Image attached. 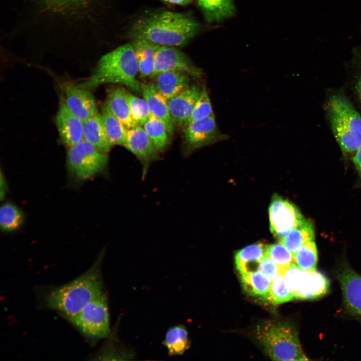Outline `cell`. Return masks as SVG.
I'll use <instances>...</instances> for the list:
<instances>
[{
    "label": "cell",
    "mask_w": 361,
    "mask_h": 361,
    "mask_svg": "<svg viewBox=\"0 0 361 361\" xmlns=\"http://www.w3.org/2000/svg\"><path fill=\"white\" fill-rule=\"evenodd\" d=\"M103 252L85 273L70 282L51 290L44 304L68 319L78 314L90 301L104 293L101 274Z\"/></svg>",
    "instance_id": "obj_1"
},
{
    "label": "cell",
    "mask_w": 361,
    "mask_h": 361,
    "mask_svg": "<svg viewBox=\"0 0 361 361\" xmlns=\"http://www.w3.org/2000/svg\"><path fill=\"white\" fill-rule=\"evenodd\" d=\"M200 28L198 22L189 15L166 11L136 22L132 35L158 45L182 46L196 35Z\"/></svg>",
    "instance_id": "obj_2"
},
{
    "label": "cell",
    "mask_w": 361,
    "mask_h": 361,
    "mask_svg": "<svg viewBox=\"0 0 361 361\" xmlns=\"http://www.w3.org/2000/svg\"><path fill=\"white\" fill-rule=\"evenodd\" d=\"M138 67L132 45H123L102 56L92 74L81 85L93 89L104 84H123L131 91L141 93L136 79Z\"/></svg>",
    "instance_id": "obj_3"
},
{
    "label": "cell",
    "mask_w": 361,
    "mask_h": 361,
    "mask_svg": "<svg viewBox=\"0 0 361 361\" xmlns=\"http://www.w3.org/2000/svg\"><path fill=\"white\" fill-rule=\"evenodd\" d=\"M333 135L345 152H355L361 145V116L350 102L340 95L332 96L327 103Z\"/></svg>",
    "instance_id": "obj_4"
},
{
    "label": "cell",
    "mask_w": 361,
    "mask_h": 361,
    "mask_svg": "<svg viewBox=\"0 0 361 361\" xmlns=\"http://www.w3.org/2000/svg\"><path fill=\"white\" fill-rule=\"evenodd\" d=\"M258 340L274 360H306L295 329L285 322L268 321L258 326Z\"/></svg>",
    "instance_id": "obj_5"
},
{
    "label": "cell",
    "mask_w": 361,
    "mask_h": 361,
    "mask_svg": "<svg viewBox=\"0 0 361 361\" xmlns=\"http://www.w3.org/2000/svg\"><path fill=\"white\" fill-rule=\"evenodd\" d=\"M68 147L66 166L72 178L84 182L103 172L106 168L107 154L100 152L84 139Z\"/></svg>",
    "instance_id": "obj_6"
},
{
    "label": "cell",
    "mask_w": 361,
    "mask_h": 361,
    "mask_svg": "<svg viewBox=\"0 0 361 361\" xmlns=\"http://www.w3.org/2000/svg\"><path fill=\"white\" fill-rule=\"evenodd\" d=\"M86 337L99 339L110 332L107 299L103 293L87 304L78 314L68 318Z\"/></svg>",
    "instance_id": "obj_7"
},
{
    "label": "cell",
    "mask_w": 361,
    "mask_h": 361,
    "mask_svg": "<svg viewBox=\"0 0 361 361\" xmlns=\"http://www.w3.org/2000/svg\"><path fill=\"white\" fill-rule=\"evenodd\" d=\"M269 218L271 232L278 240L304 219L294 205L277 195L273 197L270 204Z\"/></svg>",
    "instance_id": "obj_8"
},
{
    "label": "cell",
    "mask_w": 361,
    "mask_h": 361,
    "mask_svg": "<svg viewBox=\"0 0 361 361\" xmlns=\"http://www.w3.org/2000/svg\"><path fill=\"white\" fill-rule=\"evenodd\" d=\"M184 134L186 153L188 154L198 148L228 138L219 130L214 114L204 119L185 126Z\"/></svg>",
    "instance_id": "obj_9"
},
{
    "label": "cell",
    "mask_w": 361,
    "mask_h": 361,
    "mask_svg": "<svg viewBox=\"0 0 361 361\" xmlns=\"http://www.w3.org/2000/svg\"><path fill=\"white\" fill-rule=\"evenodd\" d=\"M168 71H183L195 77H200L203 74L202 70L179 50L173 46H159L155 53L153 69L150 77L154 78L157 74Z\"/></svg>",
    "instance_id": "obj_10"
},
{
    "label": "cell",
    "mask_w": 361,
    "mask_h": 361,
    "mask_svg": "<svg viewBox=\"0 0 361 361\" xmlns=\"http://www.w3.org/2000/svg\"><path fill=\"white\" fill-rule=\"evenodd\" d=\"M123 146L141 162L142 177L144 178L151 163L159 158V152L142 125H137L127 129Z\"/></svg>",
    "instance_id": "obj_11"
},
{
    "label": "cell",
    "mask_w": 361,
    "mask_h": 361,
    "mask_svg": "<svg viewBox=\"0 0 361 361\" xmlns=\"http://www.w3.org/2000/svg\"><path fill=\"white\" fill-rule=\"evenodd\" d=\"M88 90L73 83L65 88L64 100L67 107L83 122L98 113L95 99Z\"/></svg>",
    "instance_id": "obj_12"
},
{
    "label": "cell",
    "mask_w": 361,
    "mask_h": 361,
    "mask_svg": "<svg viewBox=\"0 0 361 361\" xmlns=\"http://www.w3.org/2000/svg\"><path fill=\"white\" fill-rule=\"evenodd\" d=\"M56 124L61 141L67 146L83 139V122L69 110L65 100L61 102L57 111Z\"/></svg>",
    "instance_id": "obj_13"
},
{
    "label": "cell",
    "mask_w": 361,
    "mask_h": 361,
    "mask_svg": "<svg viewBox=\"0 0 361 361\" xmlns=\"http://www.w3.org/2000/svg\"><path fill=\"white\" fill-rule=\"evenodd\" d=\"M203 88L197 85H190L167 100L169 112L175 124L185 125L201 95Z\"/></svg>",
    "instance_id": "obj_14"
},
{
    "label": "cell",
    "mask_w": 361,
    "mask_h": 361,
    "mask_svg": "<svg viewBox=\"0 0 361 361\" xmlns=\"http://www.w3.org/2000/svg\"><path fill=\"white\" fill-rule=\"evenodd\" d=\"M338 277L346 307L353 314L361 317V275L345 267Z\"/></svg>",
    "instance_id": "obj_15"
},
{
    "label": "cell",
    "mask_w": 361,
    "mask_h": 361,
    "mask_svg": "<svg viewBox=\"0 0 361 361\" xmlns=\"http://www.w3.org/2000/svg\"><path fill=\"white\" fill-rule=\"evenodd\" d=\"M140 88L152 115L162 121L172 135L175 123L169 112L167 100L158 92L152 82L141 83Z\"/></svg>",
    "instance_id": "obj_16"
},
{
    "label": "cell",
    "mask_w": 361,
    "mask_h": 361,
    "mask_svg": "<svg viewBox=\"0 0 361 361\" xmlns=\"http://www.w3.org/2000/svg\"><path fill=\"white\" fill-rule=\"evenodd\" d=\"M191 77L183 71H165L154 77V84L158 92L168 100L190 86Z\"/></svg>",
    "instance_id": "obj_17"
},
{
    "label": "cell",
    "mask_w": 361,
    "mask_h": 361,
    "mask_svg": "<svg viewBox=\"0 0 361 361\" xmlns=\"http://www.w3.org/2000/svg\"><path fill=\"white\" fill-rule=\"evenodd\" d=\"M104 104L127 129L137 125L132 118L127 91L124 88L119 86L110 88Z\"/></svg>",
    "instance_id": "obj_18"
},
{
    "label": "cell",
    "mask_w": 361,
    "mask_h": 361,
    "mask_svg": "<svg viewBox=\"0 0 361 361\" xmlns=\"http://www.w3.org/2000/svg\"><path fill=\"white\" fill-rule=\"evenodd\" d=\"M328 289L329 281L322 273L316 270H302L297 299H316L325 295Z\"/></svg>",
    "instance_id": "obj_19"
},
{
    "label": "cell",
    "mask_w": 361,
    "mask_h": 361,
    "mask_svg": "<svg viewBox=\"0 0 361 361\" xmlns=\"http://www.w3.org/2000/svg\"><path fill=\"white\" fill-rule=\"evenodd\" d=\"M266 247L262 242H258L238 251L235 255V262L239 273L258 271L259 264L266 255Z\"/></svg>",
    "instance_id": "obj_20"
},
{
    "label": "cell",
    "mask_w": 361,
    "mask_h": 361,
    "mask_svg": "<svg viewBox=\"0 0 361 361\" xmlns=\"http://www.w3.org/2000/svg\"><path fill=\"white\" fill-rule=\"evenodd\" d=\"M83 139L97 150L107 154L112 144L108 140L103 126L101 114L96 115L83 122Z\"/></svg>",
    "instance_id": "obj_21"
},
{
    "label": "cell",
    "mask_w": 361,
    "mask_h": 361,
    "mask_svg": "<svg viewBox=\"0 0 361 361\" xmlns=\"http://www.w3.org/2000/svg\"><path fill=\"white\" fill-rule=\"evenodd\" d=\"M133 38L132 45L137 59L138 73L143 77L151 76L155 53L159 46L145 39Z\"/></svg>",
    "instance_id": "obj_22"
},
{
    "label": "cell",
    "mask_w": 361,
    "mask_h": 361,
    "mask_svg": "<svg viewBox=\"0 0 361 361\" xmlns=\"http://www.w3.org/2000/svg\"><path fill=\"white\" fill-rule=\"evenodd\" d=\"M197 2L208 23L220 22L235 13L233 0H197Z\"/></svg>",
    "instance_id": "obj_23"
},
{
    "label": "cell",
    "mask_w": 361,
    "mask_h": 361,
    "mask_svg": "<svg viewBox=\"0 0 361 361\" xmlns=\"http://www.w3.org/2000/svg\"><path fill=\"white\" fill-rule=\"evenodd\" d=\"M314 238V231L311 222L304 219L278 242L293 255L301 247L313 241Z\"/></svg>",
    "instance_id": "obj_24"
},
{
    "label": "cell",
    "mask_w": 361,
    "mask_h": 361,
    "mask_svg": "<svg viewBox=\"0 0 361 361\" xmlns=\"http://www.w3.org/2000/svg\"><path fill=\"white\" fill-rule=\"evenodd\" d=\"M101 117L106 136L112 145H124L127 129L104 104Z\"/></svg>",
    "instance_id": "obj_25"
},
{
    "label": "cell",
    "mask_w": 361,
    "mask_h": 361,
    "mask_svg": "<svg viewBox=\"0 0 361 361\" xmlns=\"http://www.w3.org/2000/svg\"><path fill=\"white\" fill-rule=\"evenodd\" d=\"M241 282L250 295L267 300L271 281L259 271L239 273Z\"/></svg>",
    "instance_id": "obj_26"
},
{
    "label": "cell",
    "mask_w": 361,
    "mask_h": 361,
    "mask_svg": "<svg viewBox=\"0 0 361 361\" xmlns=\"http://www.w3.org/2000/svg\"><path fill=\"white\" fill-rule=\"evenodd\" d=\"M163 342L171 355H182L190 345L188 331L182 325L169 328L166 332Z\"/></svg>",
    "instance_id": "obj_27"
},
{
    "label": "cell",
    "mask_w": 361,
    "mask_h": 361,
    "mask_svg": "<svg viewBox=\"0 0 361 361\" xmlns=\"http://www.w3.org/2000/svg\"><path fill=\"white\" fill-rule=\"evenodd\" d=\"M142 126L158 151H164L169 143L170 135L163 122L151 115Z\"/></svg>",
    "instance_id": "obj_28"
},
{
    "label": "cell",
    "mask_w": 361,
    "mask_h": 361,
    "mask_svg": "<svg viewBox=\"0 0 361 361\" xmlns=\"http://www.w3.org/2000/svg\"><path fill=\"white\" fill-rule=\"evenodd\" d=\"M24 222L23 212L16 205L5 203L0 208V226L4 232H12L19 229Z\"/></svg>",
    "instance_id": "obj_29"
},
{
    "label": "cell",
    "mask_w": 361,
    "mask_h": 361,
    "mask_svg": "<svg viewBox=\"0 0 361 361\" xmlns=\"http://www.w3.org/2000/svg\"><path fill=\"white\" fill-rule=\"evenodd\" d=\"M293 255L294 263L300 269L316 270L317 252L313 240L303 245Z\"/></svg>",
    "instance_id": "obj_30"
},
{
    "label": "cell",
    "mask_w": 361,
    "mask_h": 361,
    "mask_svg": "<svg viewBox=\"0 0 361 361\" xmlns=\"http://www.w3.org/2000/svg\"><path fill=\"white\" fill-rule=\"evenodd\" d=\"M294 298L282 274H279L271 282L267 297V300L269 302L274 304H279Z\"/></svg>",
    "instance_id": "obj_31"
},
{
    "label": "cell",
    "mask_w": 361,
    "mask_h": 361,
    "mask_svg": "<svg viewBox=\"0 0 361 361\" xmlns=\"http://www.w3.org/2000/svg\"><path fill=\"white\" fill-rule=\"evenodd\" d=\"M46 9L66 14L88 8L92 0H41Z\"/></svg>",
    "instance_id": "obj_32"
},
{
    "label": "cell",
    "mask_w": 361,
    "mask_h": 361,
    "mask_svg": "<svg viewBox=\"0 0 361 361\" xmlns=\"http://www.w3.org/2000/svg\"><path fill=\"white\" fill-rule=\"evenodd\" d=\"M127 97L132 119L137 125H143L152 115L146 102L127 91Z\"/></svg>",
    "instance_id": "obj_33"
},
{
    "label": "cell",
    "mask_w": 361,
    "mask_h": 361,
    "mask_svg": "<svg viewBox=\"0 0 361 361\" xmlns=\"http://www.w3.org/2000/svg\"><path fill=\"white\" fill-rule=\"evenodd\" d=\"M213 114L210 97L206 88L204 87L200 97L184 126L191 123L204 119Z\"/></svg>",
    "instance_id": "obj_34"
},
{
    "label": "cell",
    "mask_w": 361,
    "mask_h": 361,
    "mask_svg": "<svg viewBox=\"0 0 361 361\" xmlns=\"http://www.w3.org/2000/svg\"><path fill=\"white\" fill-rule=\"evenodd\" d=\"M266 254L278 266L281 274L294 263L293 254L279 242L267 245Z\"/></svg>",
    "instance_id": "obj_35"
},
{
    "label": "cell",
    "mask_w": 361,
    "mask_h": 361,
    "mask_svg": "<svg viewBox=\"0 0 361 361\" xmlns=\"http://www.w3.org/2000/svg\"><path fill=\"white\" fill-rule=\"evenodd\" d=\"M302 270L294 263L282 272L286 283L293 294L295 299L299 292Z\"/></svg>",
    "instance_id": "obj_36"
},
{
    "label": "cell",
    "mask_w": 361,
    "mask_h": 361,
    "mask_svg": "<svg viewBox=\"0 0 361 361\" xmlns=\"http://www.w3.org/2000/svg\"><path fill=\"white\" fill-rule=\"evenodd\" d=\"M258 271L271 282L281 274V270L278 266L267 254L261 261Z\"/></svg>",
    "instance_id": "obj_37"
},
{
    "label": "cell",
    "mask_w": 361,
    "mask_h": 361,
    "mask_svg": "<svg viewBox=\"0 0 361 361\" xmlns=\"http://www.w3.org/2000/svg\"><path fill=\"white\" fill-rule=\"evenodd\" d=\"M99 357H112L111 359H113V357H115V359H118L117 357H118L119 359H129L130 357H133V353L125 347L123 348L120 346H117L116 344L112 343L111 344H107L106 346L104 347L102 354L99 356Z\"/></svg>",
    "instance_id": "obj_38"
},
{
    "label": "cell",
    "mask_w": 361,
    "mask_h": 361,
    "mask_svg": "<svg viewBox=\"0 0 361 361\" xmlns=\"http://www.w3.org/2000/svg\"><path fill=\"white\" fill-rule=\"evenodd\" d=\"M355 152L352 160L356 169L361 176V145Z\"/></svg>",
    "instance_id": "obj_39"
},
{
    "label": "cell",
    "mask_w": 361,
    "mask_h": 361,
    "mask_svg": "<svg viewBox=\"0 0 361 361\" xmlns=\"http://www.w3.org/2000/svg\"><path fill=\"white\" fill-rule=\"evenodd\" d=\"M8 185L5 177L3 172H1V200L5 198L8 190Z\"/></svg>",
    "instance_id": "obj_40"
},
{
    "label": "cell",
    "mask_w": 361,
    "mask_h": 361,
    "mask_svg": "<svg viewBox=\"0 0 361 361\" xmlns=\"http://www.w3.org/2000/svg\"><path fill=\"white\" fill-rule=\"evenodd\" d=\"M164 2H165L168 4H172V5H180V6H184L188 5L192 3V2L193 0H161Z\"/></svg>",
    "instance_id": "obj_41"
},
{
    "label": "cell",
    "mask_w": 361,
    "mask_h": 361,
    "mask_svg": "<svg viewBox=\"0 0 361 361\" xmlns=\"http://www.w3.org/2000/svg\"><path fill=\"white\" fill-rule=\"evenodd\" d=\"M357 90L358 92L359 93L360 96H361V77L358 81V84H357Z\"/></svg>",
    "instance_id": "obj_42"
}]
</instances>
